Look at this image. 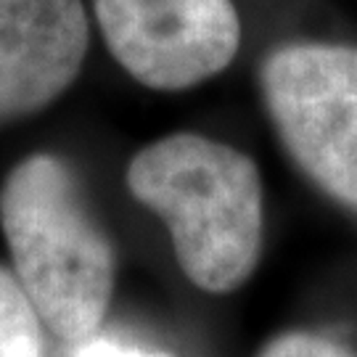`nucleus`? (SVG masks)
Masks as SVG:
<instances>
[{"instance_id": "obj_1", "label": "nucleus", "mask_w": 357, "mask_h": 357, "mask_svg": "<svg viewBox=\"0 0 357 357\" xmlns=\"http://www.w3.org/2000/svg\"><path fill=\"white\" fill-rule=\"evenodd\" d=\"M128 188L167 225L193 286L230 294L249 281L265 236V193L252 156L199 132H172L130 159Z\"/></svg>"}, {"instance_id": "obj_2", "label": "nucleus", "mask_w": 357, "mask_h": 357, "mask_svg": "<svg viewBox=\"0 0 357 357\" xmlns=\"http://www.w3.org/2000/svg\"><path fill=\"white\" fill-rule=\"evenodd\" d=\"M0 228L13 273L45 328L85 342L103 328L116 278L114 243L85 204L75 169L56 153H32L0 188Z\"/></svg>"}, {"instance_id": "obj_3", "label": "nucleus", "mask_w": 357, "mask_h": 357, "mask_svg": "<svg viewBox=\"0 0 357 357\" xmlns=\"http://www.w3.org/2000/svg\"><path fill=\"white\" fill-rule=\"evenodd\" d=\"M273 128L291 162L336 204L357 212V48L289 43L259 69Z\"/></svg>"}, {"instance_id": "obj_4", "label": "nucleus", "mask_w": 357, "mask_h": 357, "mask_svg": "<svg viewBox=\"0 0 357 357\" xmlns=\"http://www.w3.org/2000/svg\"><path fill=\"white\" fill-rule=\"evenodd\" d=\"M93 11L116 64L162 93L212 79L241 48L233 0H93Z\"/></svg>"}, {"instance_id": "obj_5", "label": "nucleus", "mask_w": 357, "mask_h": 357, "mask_svg": "<svg viewBox=\"0 0 357 357\" xmlns=\"http://www.w3.org/2000/svg\"><path fill=\"white\" fill-rule=\"evenodd\" d=\"M90 45L82 0H0V125L72 88Z\"/></svg>"}, {"instance_id": "obj_6", "label": "nucleus", "mask_w": 357, "mask_h": 357, "mask_svg": "<svg viewBox=\"0 0 357 357\" xmlns=\"http://www.w3.org/2000/svg\"><path fill=\"white\" fill-rule=\"evenodd\" d=\"M0 357H45V323L16 273L0 265Z\"/></svg>"}, {"instance_id": "obj_7", "label": "nucleus", "mask_w": 357, "mask_h": 357, "mask_svg": "<svg viewBox=\"0 0 357 357\" xmlns=\"http://www.w3.org/2000/svg\"><path fill=\"white\" fill-rule=\"evenodd\" d=\"M259 357H357L342 342L315 331H289L270 342Z\"/></svg>"}, {"instance_id": "obj_8", "label": "nucleus", "mask_w": 357, "mask_h": 357, "mask_svg": "<svg viewBox=\"0 0 357 357\" xmlns=\"http://www.w3.org/2000/svg\"><path fill=\"white\" fill-rule=\"evenodd\" d=\"M72 357H169L167 352L159 349H146L132 342H122V339H112L106 333H96L85 342H77L75 355Z\"/></svg>"}]
</instances>
